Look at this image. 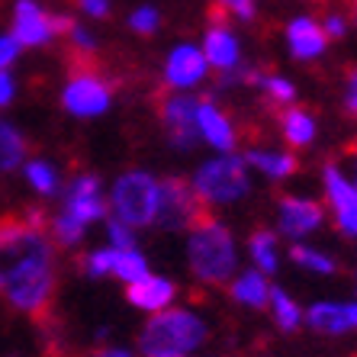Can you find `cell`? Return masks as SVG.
Wrapping results in <instances>:
<instances>
[{"label":"cell","instance_id":"obj_1","mask_svg":"<svg viewBox=\"0 0 357 357\" xmlns=\"http://www.w3.org/2000/svg\"><path fill=\"white\" fill-rule=\"evenodd\" d=\"M59 293V245L49 235V216L29 209L0 216V299L13 312L45 319Z\"/></svg>","mask_w":357,"mask_h":357},{"label":"cell","instance_id":"obj_2","mask_svg":"<svg viewBox=\"0 0 357 357\" xmlns=\"http://www.w3.org/2000/svg\"><path fill=\"white\" fill-rule=\"evenodd\" d=\"M241 248L232 229L216 216H203L187 232V267L199 287L219 290L229 287L232 277L241 271Z\"/></svg>","mask_w":357,"mask_h":357},{"label":"cell","instance_id":"obj_3","mask_svg":"<svg viewBox=\"0 0 357 357\" xmlns=\"http://www.w3.org/2000/svg\"><path fill=\"white\" fill-rule=\"evenodd\" d=\"M209 341V322L187 306H167L145 319L135 338L139 357H193Z\"/></svg>","mask_w":357,"mask_h":357},{"label":"cell","instance_id":"obj_4","mask_svg":"<svg viewBox=\"0 0 357 357\" xmlns=\"http://www.w3.org/2000/svg\"><path fill=\"white\" fill-rule=\"evenodd\" d=\"M158 199H161V177H155L151 171H142V167H129V171L116 174L107 190L109 216L126 222L135 232L155 229Z\"/></svg>","mask_w":357,"mask_h":357},{"label":"cell","instance_id":"obj_5","mask_svg":"<svg viewBox=\"0 0 357 357\" xmlns=\"http://www.w3.org/2000/svg\"><path fill=\"white\" fill-rule=\"evenodd\" d=\"M190 187L206 209L235 206L251 193V167L245 165L238 151L216 155V158H206L203 165H197Z\"/></svg>","mask_w":357,"mask_h":357},{"label":"cell","instance_id":"obj_6","mask_svg":"<svg viewBox=\"0 0 357 357\" xmlns=\"http://www.w3.org/2000/svg\"><path fill=\"white\" fill-rule=\"evenodd\" d=\"M113 81L103 71H97L93 65H77L71 68V75L61 84V109L75 119H97L103 113H109L113 107Z\"/></svg>","mask_w":357,"mask_h":357},{"label":"cell","instance_id":"obj_7","mask_svg":"<svg viewBox=\"0 0 357 357\" xmlns=\"http://www.w3.org/2000/svg\"><path fill=\"white\" fill-rule=\"evenodd\" d=\"M75 17L61 10H49L42 0H17L10 13V33L17 36L23 49H45L55 39H61Z\"/></svg>","mask_w":357,"mask_h":357},{"label":"cell","instance_id":"obj_8","mask_svg":"<svg viewBox=\"0 0 357 357\" xmlns=\"http://www.w3.org/2000/svg\"><path fill=\"white\" fill-rule=\"evenodd\" d=\"M59 203H61L59 213L81 222L84 229H91L97 222H107V216H109L107 190H103V181L93 171H77V174L68 177Z\"/></svg>","mask_w":357,"mask_h":357},{"label":"cell","instance_id":"obj_9","mask_svg":"<svg viewBox=\"0 0 357 357\" xmlns=\"http://www.w3.org/2000/svg\"><path fill=\"white\" fill-rule=\"evenodd\" d=\"M203 216H206V206L193 193L190 181L161 177V199H158V216H155L158 232H190Z\"/></svg>","mask_w":357,"mask_h":357},{"label":"cell","instance_id":"obj_10","mask_svg":"<svg viewBox=\"0 0 357 357\" xmlns=\"http://www.w3.org/2000/svg\"><path fill=\"white\" fill-rule=\"evenodd\" d=\"M209 75H213V68L197 42H177L161 65V84L171 93H193L199 84L209 81Z\"/></svg>","mask_w":357,"mask_h":357},{"label":"cell","instance_id":"obj_11","mask_svg":"<svg viewBox=\"0 0 357 357\" xmlns=\"http://www.w3.org/2000/svg\"><path fill=\"white\" fill-rule=\"evenodd\" d=\"M197 107H199L197 93H167L161 100L158 123L165 129V139L171 142V149L193 151L197 145H203L197 129Z\"/></svg>","mask_w":357,"mask_h":357},{"label":"cell","instance_id":"obj_12","mask_svg":"<svg viewBox=\"0 0 357 357\" xmlns=\"http://www.w3.org/2000/svg\"><path fill=\"white\" fill-rule=\"evenodd\" d=\"M322 203L332 213L338 232L344 238H357V187L351 174H344V167L335 165V161L322 167Z\"/></svg>","mask_w":357,"mask_h":357},{"label":"cell","instance_id":"obj_13","mask_svg":"<svg viewBox=\"0 0 357 357\" xmlns=\"http://www.w3.org/2000/svg\"><path fill=\"white\" fill-rule=\"evenodd\" d=\"M325 225V203L312 197L287 193L277 199V235L290 241H309Z\"/></svg>","mask_w":357,"mask_h":357},{"label":"cell","instance_id":"obj_14","mask_svg":"<svg viewBox=\"0 0 357 357\" xmlns=\"http://www.w3.org/2000/svg\"><path fill=\"white\" fill-rule=\"evenodd\" d=\"M197 129H199V142L209 145L216 155H232V151H238V142H241L238 126H235V119L216 103V97H199Z\"/></svg>","mask_w":357,"mask_h":357},{"label":"cell","instance_id":"obj_15","mask_svg":"<svg viewBox=\"0 0 357 357\" xmlns=\"http://www.w3.org/2000/svg\"><path fill=\"white\" fill-rule=\"evenodd\" d=\"M199 49L206 55L209 68L216 71V75H232L245 65V52H241V39L235 33L232 26L225 23V20H213L209 29L203 33V42H199Z\"/></svg>","mask_w":357,"mask_h":357},{"label":"cell","instance_id":"obj_16","mask_svg":"<svg viewBox=\"0 0 357 357\" xmlns=\"http://www.w3.org/2000/svg\"><path fill=\"white\" fill-rule=\"evenodd\" d=\"M283 42H287V52H290L293 61H319L328 52V36L322 29V20L309 17H293L283 29Z\"/></svg>","mask_w":357,"mask_h":357},{"label":"cell","instance_id":"obj_17","mask_svg":"<svg viewBox=\"0 0 357 357\" xmlns=\"http://www.w3.org/2000/svg\"><path fill=\"white\" fill-rule=\"evenodd\" d=\"M241 158H245V165L251 171H258L267 183H283L299 171L296 151L274 149V145H248V149L241 151Z\"/></svg>","mask_w":357,"mask_h":357},{"label":"cell","instance_id":"obj_18","mask_svg":"<svg viewBox=\"0 0 357 357\" xmlns=\"http://www.w3.org/2000/svg\"><path fill=\"white\" fill-rule=\"evenodd\" d=\"M126 299H129V306H135L139 312L155 316L161 309L174 306L177 283L165 274H149V277H142L139 283H129V287H126Z\"/></svg>","mask_w":357,"mask_h":357},{"label":"cell","instance_id":"obj_19","mask_svg":"<svg viewBox=\"0 0 357 357\" xmlns=\"http://www.w3.org/2000/svg\"><path fill=\"white\" fill-rule=\"evenodd\" d=\"M277 132H280V139L287 142L290 151H303L319 139V119L309 109L293 103L287 109H277Z\"/></svg>","mask_w":357,"mask_h":357},{"label":"cell","instance_id":"obj_20","mask_svg":"<svg viewBox=\"0 0 357 357\" xmlns=\"http://www.w3.org/2000/svg\"><path fill=\"white\" fill-rule=\"evenodd\" d=\"M306 328L322 335V338H344L351 332L348 306L335 303V299H319V303L306 306Z\"/></svg>","mask_w":357,"mask_h":357},{"label":"cell","instance_id":"obj_21","mask_svg":"<svg viewBox=\"0 0 357 357\" xmlns=\"http://www.w3.org/2000/svg\"><path fill=\"white\" fill-rule=\"evenodd\" d=\"M271 290H274L271 277L261 274V271H255V267H248V271H238V274L232 277V283H229V296H232L238 306L251 309V312H261V309H267Z\"/></svg>","mask_w":357,"mask_h":357},{"label":"cell","instance_id":"obj_22","mask_svg":"<svg viewBox=\"0 0 357 357\" xmlns=\"http://www.w3.org/2000/svg\"><path fill=\"white\" fill-rule=\"evenodd\" d=\"M26 187L42 199H59L61 190H65V181L68 177L61 174V167L49 158H26V165L20 167Z\"/></svg>","mask_w":357,"mask_h":357},{"label":"cell","instance_id":"obj_23","mask_svg":"<svg viewBox=\"0 0 357 357\" xmlns=\"http://www.w3.org/2000/svg\"><path fill=\"white\" fill-rule=\"evenodd\" d=\"M248 87H255L264 97L267 107H274V109H287L296 103V84L287 75H280V71H271V68H255Z\"/></svg>","mask_w":357,"mask_h":357},{"label":"cell","instance_id":"obj_24","mask_svg":"<svg viewBox=\"0 0 357 357\" xmlns=\"http://www.w3.org/2000/svg\"><path fill=\"white\" fill-rule=\"evenodd\" d=\"M248 261L255 271H261V274L274 277L277 271H280V235H277V229H255V232L248 235Z\"/></svg>","mask_w":357,"mask_h":357},{"label":"cell","instance_id":"obj_25","mask_svg":"<svg viewBox=\"0 0 357 357\" xmlns=\"http://www.w3.org/2000/svg\"><path fill=\"white\" fill-rule=\"evenodd\" d=\"M267 312H271V322H274L277 332L283 335H296L303 325H306V306H299L296 299L287 290L274 287L271 299H267Z\"/></svg>","mask_w":357,"mask_h":357},{"label":"cell","instance_id":"obj_26","mask_svg":"<svg viewBox=\"0 0 357 357\" xmlns=\"http://www.w3.org/2000/svg\"><path fill=\"white\" fill-rule=\"evenodd\" d=\"M29 158V139L20 132L17 123L0 116V174H13Z\"/></svg>","mask_w":357,"mask_h":357},{"label":"cell","instance_id":"obj_27","mask_svg":"<svg viewBox=\"0 0 357 357\" xmlns=\"http://www.w3.org/2000/svg\"><path fill=\"white\" fill-rule=\"evenodd\" d=\"M290 261L299 267V271L316 274V277L338 274V261H335L328 251L316 248V245H309V241H293V245H290Z\"/></svg>","mask_w":357,"mask_h":357},{"label":"cell","instance_id":"obj_28","mask_svg":"<svg viewBox=\"0 0 357 357\" xmlns=\"http://www.w3.org/2000/svg\"><path fill=\"white\" fill-rule=\"evenodd\" d=\"M151 267H149V258H145V251L139 248V245H132V248H113V274L119 283H139L142 277H149Z\"/></svg>","mask_w":357,"mask_h":357},{"label":"cell","instance_id":"obj_29","mask_svg":"<svg viewBox=\"0 0 357 357\" xmlns=\"http://www.w3.org/2000/svg\"><path fill=\"white\" fill-rule=\"evenodd\" d=\"M61 39H65L68 52L77 59V65H93V55H97V49H100V39L93 36L91 26H84V23H77V20H71Z\"/></svg>","mask_w":357,"mask_h":357},{"label":"cell","instance_id":"obj_30","mask_svg":"<svg viewBox=\"0 0 357 357\" xmlns=\"http://www.w3.org/2000/svg\"><path fill=\"white\" fill-rule=\"evenodd\" d=\"M81 274L87 280H103V277L113 274V248L109 245H100V248H91L81 258Z\"/></svg>","mask_w":357,"mask_h":357},{"label":"cell","instance_id":"obj_31","mask_svg":"<svg viewBox=\"0 0 357 357\" xmlns=\"http://www.w3.org/2000/svg\"><path fill=\"white\" fill-rule=\"evenodd\" d=\"M126 26H129L135 36H155L161 29V10L151 7V3H139V7L129 10Z\"/></svg>","mask_w":357,"mask_h":357},{"label":"cell","instance_id":"obj_32","mask_svg":"<svg viewBox=\"0 0 357 357\" xmlns=\"http://www.w3.org/2000/svg\"><path fill=\"white\" fill-rule=\"evenodd\" d=\"M103 229H107V245L109 248H132L135 245V229H129V225L119 222V219L107 216Z\"/></svg>","mask_w":357,"mask_h":357},{"label":"cell","instance_id":"obj_33","mask_svg":"<svg viewBox=\"0 0 357 357\" xmlns=\"http://www.w3.org/2000/svg\"><path fill=\"white\" fill-rule=\"evenodd\" d=\"M222 13L229 17L241 20V23H251V20L258 17V0H213Z\"/></svg>","mask_w":357,"mask_h":357},{"label":"cell","instance_id":"obj_34","mask_svg":"<svg viewBox=\"0 0 357 357\" xmlns=\"http://www.w3.org/2000/svg\"><path fill=\"white\" fill-rule=\"evenodd\" d=\"M351 26H354L351 23V17L348 13H341V10H332V13H325L322 17V29H325V36H328V42L344 39Z\"/></svg>","mask_w":357,"mask_h":357},{"label":"cell","instance_id":"obj_35","mask_svg":"<svg viewBox=\"0 0 357 357\" xmlns=\"http://www.w3.org/2000/svg\"><path fill=\"white\" fill-rule=\"evenodd\" d=\"M23 55V45L17 42L13 33H0V71H13V65Z\"/></svg>","mask_w":357,"mask_h":357},{"label":"cell","instance_id":"obj_36","mask_svg":"<svg viewBox=\"0 0 357 357\" xmlns=\"http://www.w3.org/2000/svg\"><path fill=\"white\" fill-rule=\"evenodd\" d=\"M77 3V13L91 23H100V20H109L113 13V0H75Z\"/></svg>","mask_w":357,"mask_h":357},{"label":"cell","instance_id":"obj_37","mask_svg":"<svg viewBox=\"0 0 357 357\" xmlns=\"http://www.w3.org/2000/svg\"><path fill=\"white\" fill-rule=\"evenodd\" d=\"M341 100H344L348 116L357 123V68H351L348 75H344V93H341Z\"/></svg>","mask_w":357,"mask_h":357},{"label":"cell","instance_id":"obj_38","mask_svg":"<svg viewBox=\"0 0 357 357\" xmlns=\"http://www.w3.org/2000/svg\"><path fill=\"white\" fill-rule=\"evenodd\" d=\"M20 87H17V77H13V71H0V113L17 100Z\"/></svg>","mask_w":357,"mask_h":357},{"label":"cell","instance_id":"obj_39","mask_svg":"<svg viewBox=\"0 0 357 357\" xmlns=\"http://www.w3.org/2000/svg\"><path fill=\"white\" fill-rule=\"evenodd\" d=\"M87 357H139L132 348H113V344H100V348H93Z\"/></svg>","mask_w":357,"mask_h":357},{"label":"cell","instance_id":"obj_40","mask_svg":"<svg viewBox=\"0 0 357 357\" xmlns=\"http://www.w3.org/2000/svg\"><path fill=\"white\" fill-rule=\"evenodd\" d=\"M348 306V322H351V332H357V299H351V303H344Z\"/></svg>","mask_w":357,"mask_h":357},{"label":"cell","instance_id":"obj_41","mask_svg":"<svg viewBox=\"0 0 357 357\" xmlns=\"http://www.w3.org/2000/svg\"><path fill=\"white\" fill-rule=\"evenodd\" d=\"M351 181H354V187H357V142L351 145Z\"/></svg>","mask_w":357,"mask_h":357},{"label":"cell","instance_id":"obj_42","mask_svg":"<svg viewBox=\"0 0 357 357\" xmlns=\"http://www.w3.org/2000/svg\"><path fill=\"white\" fill-rule=\"evenodd\" d=\"M351 23L357 26V7H351Z\"/></svg>","mask_w":357,"mask_h":357},{"label":"cell","instance_id":"obj_43","mask_svg":"<svg viewBox=\"0 0 357 357\" xmlns=\"http://www.w3.org/2000/svg\"><path fill=\"white\" fill-rule=\"evenodd\" d=\"M193 357H209V354H193Z\"/></svg>","mask_w":357,"mask_h":357},{"label":"cell","instance_id":"obj_44","mask_svg":"<svg viewBox=\"0 0 357 357\" xmlns=\"http://www.w3.org/2000/svg\"><path fill=\"white\" fill-rule=\"evenodd\" d=\"M354 280H357V274H354Z\"/></svg>","mask_w":357,"mask_h":357}]
</instances>
